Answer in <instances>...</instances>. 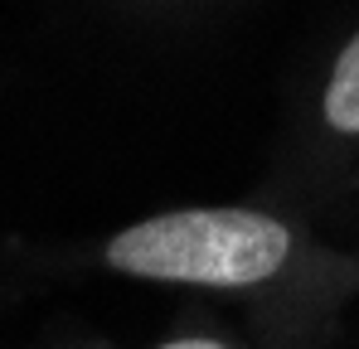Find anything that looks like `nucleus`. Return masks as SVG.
Masks as SVG:
<instances>
[{"mask_svg":"<svg viewBox=\"0 0 359 349\" xmlns=\"http://www.w3.org/2000/svg\"><path fill=\"white\" fill-rule=\"evenodd\" d=\"M161 349H229L219 340H175V345H161Z\"/></svg>","mask_w":359,"mask_h":349,"instance_id":"obj_3","label":"nucleus"},{"mask_svg":"<svg viewBox=\"0 0 359 349\" xmlns=\"http://www.w3.org/2000/svg\"><path fill=\"white\" fill-rule=\"evenodd\" d=\"M292 252V233L257 209H180L146 219L107 242V267L189 282V287H252L267 282Z\"/></svg>","mask_w":359,"mask_h":349,"instance_id":"obj_1","label":"nucleus"},{"mask_svg":"<svg viewBox=\"0 0 359 349\" xmlns=\"http://www.w3.org/2000/svg\"><path fill=\"white\" fill-rule=\"evenodd\" d=\"M325 121L340 136H359V34L345 44V54L325 83Z\"/></svg>","mask_w":359,"mask_h":349,"instance_id":"obj_2","label":"nucleus"}]
</instances>
